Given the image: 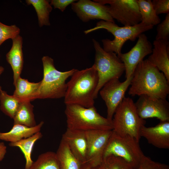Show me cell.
Returning a JSON list of instances; mask_svg holds the SVG:
<instances>
[{"label":"cell","instance_id":"obj_1","mask_svg":"<svg viewBox=\"0 0 169 169\" xmlns=\"http://www.w3.org/2000/svg\"><path fill=\"white\" fill-rule=\"evenodd\" d=\"M128 94L132 96L146 95L166 99L169 94V81L164 74L148 59L143 60L136 68Z\"/></svg>","mask_w":169,"mask_h":169},{"label":"cell","instance_id":"obj_2","mask_svg":"<svg viewBox=\"0 0 169 169\" xmlns=\"http://www.w3.org/2000/svg\"><path fill=\"white\" fill-rule=\"evenodd\" d=\"M98 80L94 64L80 70L77 69L67 83L64 97L65 104H76L86 108L94 106V94Z\"/></svg>","mask_w":169,"mask_h":169},{"label":"cell","instance_id":"obj_3","mask_svg":"<svg viewBox=\"0 0 169 169\" xmlns=\"http://www.w3.org/2000/svg\"><path fill=\"white\" fill-rule=\"evenodd\" d=\"M67 128L84 132L112 130V120L101 116L94 106L85 107L76 104L66 105Z\"/></svg>","mask_w":169,"mask_h":169},{"label":"cell","instance_id":"obj_4","mask_svg":"<svg viewBox=\"0 0 169 169\" xmlns=\"http://www.w3.org/2000/svg\"><path fill=\"white\" fill-rule=\"evenodd\" d=\"M153 27L141 23L133 26L120 27L115 23L101 20L97 23L95 27L85 30L84 33L86 34L100 29H106L110 33L114 38L113 40L103 39V48L107 52H113L118 56L121 53L122 47L127 40L134 41L141 34L152 29Z\"/></svg>","mask_w":169,"mask_h":169},{"label":"cell","instance_id":"obj_5","mask_svg":"<svg viewBox=\"0 0 169 169\" xmlns=\"http://www.w3.org/2000/svg\"><path fill=\"white\" fill-rule=\"evenodd\" d=\"M43 77L40 81L37 99H58L64 97L67 88V80L77 69L62 72L55 67L54 61L45 56L42 58Z\"/></svg>","mask_w":169,"mask_h":169},{"label":"cell","instance_id":"obj_6","mask_svg":"<svg viewBox=\"0 0 169 169\" xmlns=\"http://www.w3.org/2000/svg\"><path fill=\"white\" fill-rule=\"evenodd\" d=\"M112 120L114 132L121 136L129 135L139 141L140 130L146 121L138 115L131 98H124L117 108Z\"/></svg>","mask_w":169,"mask_h":169},{"label":"cell","instance_id":"obj_7","mask_svg":"<svg viewBox=\"0 0 169 169\" xmlns=\"http://www.w3.org/2000/svg\"><path fill=\"white\" fill-rule=\"evenodd\" d=\"M92 41L95 50L94 64L99 78L94 94L95 99L104 85L112 79H119L125 71V68L124 64L116 54L105 51L97 41L94 39Z\"/></svg>","mask_w":169,"mask_h":169},{"label":"cell","instance_id":"obj_8","mask_svg":"<svg viewBox=\"0 0 169 169\" xmlns=\"http://www.w3.org/2000/svg\"><path fill=\"white\" fill-rule=\"evenodd\" d=\"M139 143L129 135L121 136L112 130L104 152L103 158L110 155L120 157L136 169L144 155Z\"/></svg>","mask_w":169,"mask_h":169},{"label":"cell","instance_id":"obj_9","mask_svg":"<svg viewBox=\"0 0 169 169\" xmlns=\"http://www.w3.org/2000/svg\"><path fill=\"white\" fill-rule=\"evenodd\" d=\"M109 4L108 12L114 19L124 26H130L141 22V18L136 0H94Z\"/></svg>","mask_w":169,"mask_h":169},{"label":"cell","instance_id":"obj_10","mask_svg":"<svg viewBox=\"0 0 169 169\" xmlns=\"http://www.w3.org/2000/svg\"><path fill=\"white\" fill-rule=\"evenodd\" d=\"M132 76L123 82L119 79H112L106 83L99 91L100 95L107 107V118L112 120L115 112L124 98L126 91L130 85Z\"/></svg>","mask_w":169,"mask_h":169},{"label":"cell","instance_id":"obj_11","mask_svg":"<svg viewBox=\"0 0 169 169\" xmlns=\"http://www.w3.org/2000/svg\"><path fill=\"white\" fill-rule=\"evenodd\" d=\"M135 104L138 115L142 119L156 118L160 121H169V103L166 99L142 95Z\"/></svg>","mask_w":169,"mask_h":169},{"label":"cell","instance_id":"obj_12","mask_svg":"<svg viewBox=\"0 0 169 169\" xmlns=\"http://www.w3.org/2000/svg\"><path fill=\"white\" fill-rule=\"evenodd\" d=\"M112 130L85 132L87 142L86 163L91 168L98 166L102 163L104 152Z\"/></svg>","mask_w":169,"mask_h":169},{"label":"cell","instance_id":"obj_13","mask_svg":"<svg viewBox=\"0 0 169 169\" xmlns=\"http://www.w3.org/2000/svg\"><path fill=\"white\" fill-rule=\"evenodd\" d=\"M134 46L129 52L118 56L124 64L126 79L132 77L138 64L152 52V45L145 34H141Z\"/></svg>","mask_w":169,"mask_h":169},{"label":"cell","instance_id":"obj_14","mask_svg":"<svg viewBox=\"0 0 169 169\" xmlns=\"http://www.w3.org/2000/svg\"><path fill=\"white\" fill-rule=\"evenodd\" d=\"M109 6L90 0H79L71 4V8L82 21L101 19L115 23L108 12Z\"/></svg>","mask_w":169,"mask_h":169},{"label":"cell","instance_id":"obj_15","mask_svg":"<svg viewBox=\"0 0 169 169\" xmlns=\"http://www.w3.org/2000/svg\"><path fill=\"white\" fill-rule=\"evenodd\" d=\"M140 135L148 143L161 149L169 148V121H160L154 126L141 128Z\"/></svg>","mask_w":169,"mask_h":169},{"label":"cell","instance_id":"obj_16","mask_svg":"<svg viewBox=\"0 0 169 169\" xmlns=\"http://www.w3.org/2000/svg\"><path fill=\"white\" fill-rule=\"evenodd\" d=\"M62 139L82 164L86 163L87 142L85 132L67 129Z\"/></svg>","mask_w":169,"mask_h":169},{"label":"cell","instance_id":"obj_17","mask_svg":"<svg viewBox=\"0 0 169 169\" xmlns=\"http://www.w3.org/2000/svg\"><path fill=\"white\" fill-rule=\"evenodd\" d=\"M152 52L147 59L162 72L169 81V41L155 40Z\"/></svg>","mask_w":169,"mask_h":169},{"label":"cell","instance_id":"obj_18","mask_svg":"<svg viewBox=\"0 0 169 169\" xmlns=\"http://www.w3.org/2000/svg\"><path fill=\"white\" fill-rule=\"evenodd\" d=\"M12 45L6 57L7 62L10 64L13 72V84L14 86L20 75L23 64L22 50L23 38L20 35L12 39Z\"/></svg>","mask_w":169,"mask_h":169},{"label":"cell","instance_id":"obj_19","mask_svg":"<svg viewBox=\"0 0 169 169\" xmlns=\"http://www.w3.org/2000/svg\"><path fill=\"white\" fill-rule=\"evenodd\" d=\"M41 81L31 82L28 79L19 78L14 86L15 90L13 95L20 102H31L37 99Z\"/></svg>","mask_w":169,"mask_h":169},{"label":"cell","instance_id":"obj_20","mask_svg":"<svg viewBox=\"0 0 169 169\" xmlns=\"http://www.w3.org/2000/svg\"><path fill=\"white\" fill-rule=\"evenodd\" d=\"M44 122L41 121L32 127L19 125H13L12 128L6 132H0V140L13 142L26 138L40 131Z\"/></svg>","mask_w":169,"mask_h":169},{"label":"cell","instance_id":"obj_21","mask_svg":"<svg viewBox=\"0 0 169 169\" xmlns=\"http://www.w3.org/2000/svg\"><path fill=\"white\" fill-rule=\"evenodd\" d=\"M56 154L60 169H81L82 164L73 155L62 139Z\"/></svg>","mask_w":169,"mask_h":169},{"label":"cell","instance_id":"obj_22","mask_svg":"<svg viewBox=\"0 0 169 169\" xmlns=\"http://www.w3.org/2000/svg\"><path fill=\"white\" fill-rule=\"evenodd\" d=\"M30 101L21 102L13 118V125L32 127L37 124L33 113V105Z\"/></svg>","mask_w":169,"mask_h":169},{"label":"cell","instance_id":"obj_23","mask_svg":"<svg viewBox=\"0 0 169 169\" xmlns=\"http://www.w3.org/2000/svg\"><path fill=\"white\" fill-rule=\"evenodd\" d=\"M42 136V133L39 131L27 138L9 143L10 146L18 147L23 153L26 161L25 169H28L33 162L31 157L33 148L35 143Z\"/></svg>","mask_w":169,"mask_h":169},{"label":"cell","instance_id":"obj_24","mask_svg":"<svg viewBox=\"0 0 169 169\" xmlns=\"http://www.w3.org/2000/svg\"><path fill=\"white\" fill-rule=\"evenodd\" d=\"M28 5H32L36 12L39 26H49V15L52 10L50 2L47 0H26Z\"/></svg>","mask_w":169,"mask_h":169},{"label":"cell","instance_id":"obj_25","mask_svg":"<svg viewBox=\"0 0 169 169\" xmlns=\"http://www.w3.org/2000/svg\"><path fill=\"white\" fill-rule=\"evenodd\" d=\"M141 16V23L154 26L161 22V19L154 9L151 0H136Z\"/></svg>","mask_w":169,"mask_h":169},{"label":"cell","instance_id":"obj_26","mask_svg":"<svg viewBox=\"0 0 169 169\" xmlns=\"http://www.w3.org/2000/svg\"><path fill=\"white\" fill-rule=\"evenodd\" d=\"M20 102L13 95H8L0 86V109L5 115L13 119Z\"/></svg>","mask_w":169,"mask_h":169},{"label":"cell","instance_id":"obj_27","mask_svg":"<svg viewBox=\"0 0 169 169\" xmlns=\"http://www.w3.org/2000/svg\"><path fill=\"white\" fill-rule=\"evenodd\" d=\"M28 169H60L56 153L49 151L40 154Z\"/></svg>","mask_w":169,"mask_h":169},{"label":"cell","instance_id":"obj_28","mask_svg":"<svg viewBox=\"0 0 169 169\" xmlns=\"http://www.w3.org/2000/svg\"><path fill=\"white\" fill-rule=\"evenodd\" d=\"M100 165L101 169H134L123 159L112 155L104 158Z\"/></svg>","mask_w":169,"mask_h":169},{"label":"cell","instance_id":"obj_29","mask_svg":"<svg viewBox=\"0 0 169 169\" xmlns=\"http://www.w3.org/2000/svg\"><path fill=\"white\" fill-rule=\"evenodd\" d=\"M20 33V28L15 25H7L0 21V46L6 40L16 38Z\"/></svg>","mask_w":169,"mask_h":169},{"label":"cell","instance_id":"obj_30","mask_svg":"<svg viewBox=\"0 0 169 169\" xmlns=\"http://www.w3.org/2000/svg\"><path fill=\"white\" fill-rule=\"evenodd\" d=\"M156 32L155 40L169 41V13L166 14L164 19L158 24Z\"/></svg>","mask_w":169,"mask_h":169},{"label":"cell","instance_id":"obj_31","mask_svg":"<svg viewBox=\"0 0 169 169\" xmlns=\"http://www.w3.org/2000/svg\"><path fill=\"white\" fill-rule=\"evenodd\" d=\"M136 169H169V166L154 161L144 155Z\"/></svg>","mask_w":169,"mask_h":169},{"label":"cell","instance_id":"obj_32","mask_svg":"<svg viewBox=\"0 0 169 169\" xmlns=\"http://www.w3.org/2000/svg\"><path fill=\"white\" fill-rule=\"evenodd\" d=\"M153 8L156 14L169 13V0H153L152 1Z\"/></svg>","mask_w":169,"mask_h":169},{"label":"cell","instance_id":"obj_33","mask_svg":"<svg viewBox=\"0 0 169 169\" xmlns=\"http://www.w3.org/2000/svg\"><path fill=\"white\" fill-rule=\"evenodd\" d=\"M77 1L75 0H52L49 1L51 5L55 8H58L64 12L69 5Z\"/></svg>","mask_w":169,"mask_h":169},{"label":"cell","instance_id":"obj_34","mask_svg":"<svg viewBox=\"0 0 169 169\" xmlns=\"http://www.w3.org/2000/svg\"><path fill=\"white\" fill-rule=\"evenodd\" d=\"M7 147L3 142H0V161L4 158L7 153Z\"/></svg>","mask_w":169,"mask_h":169},{"label":"cell","instance_id":"obj_35","mask_svg":"<svg viewBox=\"0 0 169 169\" xmlns=\"http://www.w3.org/2000/svg\"><path fill=\"white\" fill-rule=\"evenodd\" d=\"M91 167L87 163L82 164L81 169H91Z\"/></svg>","mask_w":169,"mask_h":169},{"label":"cell","instance_id":"obj_36","mask_svg":"<svg viewBox=\"0 0 169 169\" xmlns=\"http://www.w3.org/2000/svg\"><path fill=\"white\" fill-rule=\"evenodd\" d=\"M4 69V68L3 66H0V75L3 72Z\"/></svg>","mask_w":169,"mask_h":169},{"label":"cell","instance_id":"obj_37","mask_svg":"<svg viewBox=\"0 0 169 169\" xmlns=\"http://www.w3.org/2000/svg\"><path fill=\"white\" fill-rule=\"evenodd\" d=\"M91 169H101V168L100 165L96 167H92Z\"/></svg>","mask_w":169,"mask_h":169}]
</instances>
